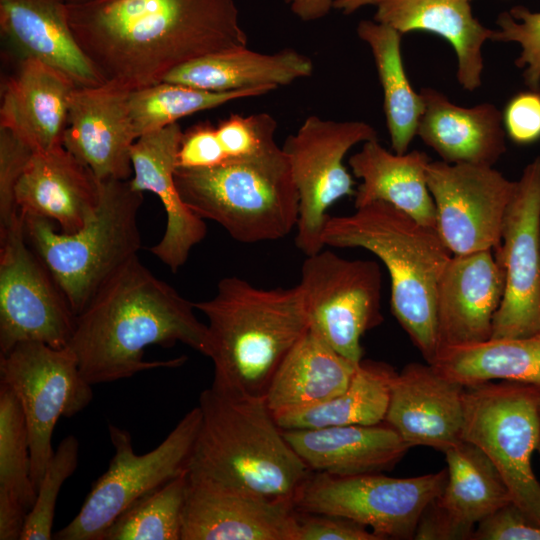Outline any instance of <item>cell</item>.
Returning a JSON list of instances; mask_svg holds the SVG:
<instances>
[{"mask_svg":"<svg viewBox=\"0 0 540 540\" xmlns=\"http://www.w3.org/2000/svg\"><path fill=\"white\" fill-rule=\"evenodd\" d=\"M75 38L105 82L133 91L201 56L247 46L234 0L67 4Z\"/></svg>","mask_w":540,"mask_h":540,"instance_id":"1","label":"cell"},{"mask_svg":"<svg viewBox=\"0 0 540 540\" xmlns=\"http://www.w3.org/2000/svg\"><path fill=\"white\" fill-rule=\"evenodd\" d=\"M195 309L194 303L157 278L136 256L76 315L67 347L91 385L145 370L180 367L185 356L146 361L145 348L180 342L203 353L207 326L198 320Z\"/></svg>","mask_w":540,"mask_h":540,"instance_id":"2","label":"cell"},{"mask_svg":"<svg viewBox=\"0 0 540 540\" xmlns=\"http://www.w3.org/2000/svg\"><path fill=\"white\" fill-rule=\"evenodd\" d=\"M201 423L188 477L294 503L312 471L283 435L263 397L211 385L199 397Z\"/></svg>","mask_w":540,"mask_h":540,"instance_id":"3","label":"cell"},{"mask_svg":"<svg viewBox=\"0 0 540 540\" xmlns=\"http://www.w3.org/2000/svg\"><path fill=\"white\" fill-rule=\"evenodd\" d=\"M208 323L203 355L214 366L212 386L263 397L277 368L309 328L298 285L264 289L230 276L215 295L194 303Z\"/></svg>","mask_w":540,"mask_h":540,"instance_id":"4","label":"cell"},{"mask_svg":"<svg viewBox=\"0 0 540 540\" xmlns=\"http://www.w3.org/2000/svg\"><path fill=\"white\" fill-rule=\"evenodd\" d=\"M324 246L363 248L386 267L391 280V310L426 363L439 350L437 288L452 257L438 231L397 209L376 201L342 216H329Z\"/></svg>","mask_w":540,"mask_h":540,"instance_id":"5","label":"cell"},{"mask_svg":"<svg viewBox=\"0 0 540 540\" xmlns=\"http://www.w3.org/2000/svg\"><path fill=\"white\" fill-rule=\"evenodd\" d=\"M182 200L241 243L274 241L296 229L299 198L282 149L205 169L175 171Z\"/></svg>","mask_w":540,"mask_h":540,"instance_id":"6","label":"cell"},{"mask_svg":"<svg viewBox=\"0 0 540 540\" xmlns=\"http://www.w3.org/2000/svg\"><path fill=\"white\" fill-rule=\"evenodd\" d=\"M143 193L129 180L100 181L94 215L79 230L64 233L47 219L23 216L28 244L79 314L97 291L142 247L137 224Z\"/></svg>","mask_w":540,"mask_h":540,"instance_id":"7","label":"cell"},{"mask_svg":"<svg viewBox=\"0 0 540 540\" xmlns=\"http://www.w3.org/2000/svg\"><path fill=\"white\" fill-rule=\"evenodd\" d=\"M539 391L509 381L465 387L462 440L488 456L512 502L540 524V483L531 466L540 443Z\"/></svg>","mask_w":540,"mask_h":540,"instance_id":"8","label":"cell"},{"mask_svg":"<svg viewBox=\"0 0 540 540\" xmlns=\"http://www.w3.org/2000/svg\"><path fill=\"white\" fill-rule=\"evenodd\" d=\"M201 423L197 406L153 450L138 455L128 430L111 423L114 455L93 484L77 515L53 534L57 540H102L109 526L136 500L187 472Z\"/></svg>","mask_w":540,"mask_h":540,"instance_id":"9","label":"cell"},{"mask_svg":"<svg viewBox=\"0 0 540 540\" xmlns=\"http://www.w3.org/2000/svg\"><path fill=\"white\" fill-rule=\"evenodd\" d=\"M447 470L410 478L381 473L334 476L312 472L294 498L299 512L339 515L381 540L414 539L426 507L443 491Z\"/></svg>","mask_w":540,"mask_h":540,"instance_id":"10","label":"cell"},{"mask_svg":"<svg viewBox=\"0 0 540 540\" xmlns=\"http://www.w3.org/2000/svg\"><path fill=\"white\" fill-rule=\"evenodd\" d=\"M378 139L363 121H335L308 116L289 135L282 149L288 159L299 198L295 244L306 256L325 246L323 229L329 209L340 199L354 196V180L344 164L357 144Z\"/></svg>","mask_w":540,"mask_h":540,"instance_id":"11","label":"cell"},{"mask_svg":"<svg viewBox=\"0 0 540 540\" xmlns=\"http://www.w3.org/2000/svg\"><path fill=\"white\" fill-rule=\"evenodd\" d=\"M0 382L18 397L26 420L31 478L38 489L54 454L52 436L61 417H72L93 399L92 385L83 377L68 348L22 342L0 355Z\"/></svg>","mask_w":540,"mask_h":540,"instance_id":"12","label":"cell"},{"mask_svg":"<svg viewBox=\"0 0 540 540\" xmlns=\"http://www.w3.org/2000/svg\"><path fill=\"white\" fill-rule=\"evenodd\" d=\"M297 285L309 327L339 354L359 363L362 336L383 321L379 264L346 259L323 248L306 256Z\"/></svg>","mask_w":540,"mask_h":540,"instance_id":"13","label":"cell"},{"mask_svg":"<svg viewBox=\"0 0 540 540\" xmlns=\"http://www.w3.org/2000/svg\"><path fill=\"white\" fill-rule=\"evenodd\" d=\"M76 314L27 242L19 213L0 233V355L22 342L67 347Z\"/></svg>","mask_w":540,"mask_h":540,"instance_id":"14","label":"cell"},{"mask_svg":"<svg viewBox=\"0 0 540 540\" xmlns=\"http://www.w3.org/2000/svg\"><path fill=\"white\" fill-rule=\"evenodd\" d=\"M426 178L437 231L453 255L497 251L516 181L493 166L430 161Z\"/></svg>","mask_w":540,"mask_h":540,"instance_id":"15","label":"cell"},{"mask_svg":"<svg viewBox=\"0 0 540 540\" xmlns=\"http://www.w3.org/2000/svg\"><path fill=\"white\" fill-rule=\"evenodd\" d=\"M495 255L505 285L491 338L540 333V156L526 165L506 210Z\"/></svg>","mask_w":540,"mask_h":540,"instance_id":"16","label":"cell"},{"mask_svg":"<svg viewBox=\"0 0 540 540\" xmlns=\"http://www.w3.org/2000/svg\"><path fill=\"white\" fill-rule=\"evenodd\" d=\"M444 454L446 485L424 510L414 539H471L478 523L512 502L503 478L479 447L461 440Z\"/></svg>","mask_w":540,"mask_h":540,"instance_id":"17","label":"cell"},{"mask_svg":"<svg viewBox=\"0 0 540 540\" xmlns=\"http://www.w3.org/2000/svg\"><path fill=\"white\" fill-rule=\"evenodd\" d=\"M294 503L188 477L181 540H297Z\"/></svg>","mask_w":540,"mask_h":540,"instance_id":"18","label":"cell"},{"mask_svg":"<svg viewBox=\"0 0 540 540\" xmlns=\"http://www.w3.org/2000/svg\"><path fill=\"white\" fill-rule=\"evenodd\" d=\"M130 91L106 82L77 86L70 98L63 146L99 181L129 180L137 140L128 106Z\"/></svg>","mask_w":540,"mask_h":540,"instance_id":"19","label":"cell"},{"mask_svg":"<svg viewBox=\"0 0 540 540\" xmlns=\"http://www.w3.org/2000/svg\"><path fill=\"white\" fill-rule=\"evenodd\" d=\"M504 285V270L493 250L452 255L437 288L439 350L490 339Z\"/></svg>","mask_w":540,"mask_h":540,"instance_id":"20","label":"cell"},{"mask_svg":"<svg viewBox=\"0 0 540 540\" xmlns=\"http://www.w3.org/2000/svg\"><path fill=\"white\" fill-rule=\"evenodd\" d=\"M182 136L180 125L174 123L140 136L131 148V188L154 193L166 214L164 234L150 252L173 272L186 263L193 247L207 233L205 220L185 204L175 182Z\"/></svg>","mask_w":540,"mask_h":540,"instance_id":"21","label":"cell"},{"mask_svg":"<svg viewBox=\"0 0 540 540\" xmlns=\"http://www.w3.org/2000/svg\"><path fill=\"white\" fill-rule=\"evenodd\" d=\"M464 389L431 364L409 363L392 380L384 422L411 447L444 453L462 440Z\"/></svg>","mask_w":540,"mask_h":540,"instance_id":"22","label":"cell"},{"mask_svg":"<svg viewBox=\"0 0 540 540\" xmlns=\"http://www.w3.org/2000/svg\"><path fill=\"white\" fill-rule=\"evenodd\" d=\"M23 216L44 218L64 233L81 229L100 200V181L63 145L34 151L15 190Z\"/></svg>","mask_w":540,"mask_h":540,"instance_id":"23","label":"cell"},{"mask_svg":"<svg viewBox=\"0 0 540 540\" xmlns=\"http://www.w3.org/2000/svg\"><path fill=\"white\" fill-rule=\"evenodd\" d=\"M0 31L20 59L40 61L79 87L106 83L78 44L63 0H0Z\"/></svg>","mask_w":540,"mask_h":540,"instance_id":"24","label":"cell"},{"mask_svg":"<svg viewBox=\"0 0 540 540\" xmlns=\"http://www.w3.org/2000/svg\"><path fill=\"white\" fill-rule=\"evenodd\" d=\"M77 85L62 72L33 59H20L1 93L0 128L34 151L63 145L70 98Z\"/></svg>","mask_w":540,"mask_h":540,"instance_id":"25","label":"cell"},{"mask_svg":"<svg viewBox=\"0 0 540 540\" xmlns=\"http://www.w3.org/2000/svg\"><path fill=\"white\" fill-rule=\"evenodd\" d=\"M283 435L312 472L334 476L390 470L412 448L385 422L290 429Z\"/></svg>","mask_w":540,"mask_h":540,"instance_id":"26","label":"cell"},{"mask_svg":"<svg viewBox=\"0 0 540 540\" xmlns=\"http://www.w3.org/2000/svg\"><path fill=\"white\" fill-rule=\"evenodd\" d=\"M424 102L417 135L447 163L493 166L506 151L501 111L491 103L462 107L433 88Z\"/></svg>","mask_w":540,"mask_h":540,"instance_id":"27","label":"cell"},{"mask_svg":"<svg viewBox=\"0 0 540 540\" xmlns=\"http://www.w3.org/2000/svg\"><path fill=\"white\" fill-rule=\"evenodd\" d=\"M472 0H380L374 20L387 24L402 35L430 32L445 39L457 58L459 84L472 92L482 84V48L494 30L474 17Z\"/></svg>","mask_w":540,"mask_h":540,"instance_id":"28","label":"cell"},{"mask_svg":"<svg viewBox=\"0 0 540 540\" xmlns=\"http://www.w3.org/2000/svg\"><path fill=\"white\" fill-rule=\"evenodd\" d=\"M430 161L419 150L397 154L378 139L363 143L348 161L353 175L361 180L354 194L355 208L382 201L437 230L436 208L426 178Z\"/></svg>","mask_w":540,"mask_h":540,"instance_id":"29","label":"cell"},{"mask_svg":"<svg viewBox=\"0 0 540 540\" xmlns=\"http://www.w3.org/2000/svg\"><path fill=\"white\" fill-rule=\"evenodd\" d=\"M313 71L312 60L293 48L265 54L244 46L189 61L170 71L163 81L219 92L275 90L310 77Z\"/></svg>","mask_w":540,"mask_h":540,"instance_id":"30","label":"cell"},{"mask_svg":"<svg viewBox=\"0 0 540 540\" xmlns=\"http://www.w3.org/2000/svg\"><path fill=\"white\" fill-rule=\"evenodd\" d=\"M357 364L309 327L277 368L265 402L274 417L323 403L348 386Z\"/></svg>","mask_w":540,"mask_h":540,"instance_id":"31","label":"cell"},{"mask_svg":"<svg viewBox=\"0 0 540 540\" xmlns=\"http://www.w3.org/2000/svg\"><path fill=\"white\" fill-rule=\"evenodd\" d=\"M431 365L464 387L503 380L540 389V333L443 347Z\"/></svg>","mask_w":540,"mask_h":540,"instance_id":"32","label":"cell"},{"mask_svg":"<svg viewBox=\"0 0 540 540\" xmlns=\"http://www.w3.org/2000/svg\"><path fill=\"white\" fill-rule=\"evenodd\" d=\"M357 35L370 48L383 90V109L392 150L407 152L424 111L420 93L415 92L405 72L401 54L402 34L375 20H362Z\"/></svg>","mask_w":540,"mask_h":540,"instance_id":"33","label":"cell"},{"mask_svg":"<svg viewBox=\"0 0 540 540\" xmlns=\"http://www.w3.org/2000/svg\"><path fill=\"white\" fill-rule=\"evenodd\" d=\"M396 373L387 363L362 359L341 393L318 405L275 417L276 422L283 430L383 423Z\"/></svg>","mask_w":540,"mask_h":540,"instance_id":"34","label":"cell"},{"mask_svg":"<svg viewBox=\"0 0 540 540\" xmlns=\"http://www.w3.org/2000/svg\"><path fill=\"white\" fill-rule=\"evenodd\" d=\"M29 436L21 403L0 382V521L21 524L35 503Z\"/></svg>","mask_w":540,"mask_h":540,"instance_id":"35","label":"cell"},{"mask_svg":"<svg viewBox=\"0 0 540 540\" xmlns=\"http://www.w3.org/2000/svg\"><path fill=\"white\" fill-rule=\"evenodd\" d=\"M271 91L273 90L269 88H258L219 92L161 81L130 91L128 106L138 139L146 133L177 123L179 119L191 114Z\"/></svg>","mask_w":540,"mask_h":540,"instance_id":"36","label":"cell"},{"mask_svg":"<svg viewBox=\"0 0 540 540\" xmlns=\"http://www.w3.org/2000/svg\"><path fill=\"white\" fill-rule=\"evenodd\" d=\"M188 473L168 481L131 504L102 540H181Z\"/></svg>","mask_w":540,"mask_h":540,"instance_id":"37","label":"cell"},{"mask_svg":"<svg viewBox=\"0 0 540 540\" xmlns=\"http://www.w3.org/2000/svg\"><path fill=\"white\" fill-rule=\"evenodd\" d=\"M79 459V442L73 435L65 437L50 459L37 489L36 500L29 510L20 540L53 539L56 500L64 482L75 472Z\"/></svg>","mask_w":540,"mask_h":540,"instance_id":"38","label":"cell"},{"mask_svg":"<svg viewBox=\"0 0 540 540\" xmlns=\"http://www.w3.org/2000/svg\"><path fill=\"white\" fill-rule=\"evenodd\" d=\"M496 24L499 29L494 30L491 40L520 45L521 54L515 64L523 69L526 86L540 91V12L515 6L508 12H502Z\"/></svg>","mask_w":540,"mask_h":540,"instance_id":"39","label":"cell"},{"mask_svg":"<svg viewBox=\"0 0 540 540\" xmlns=\"http://www.w3.org/2000/svg\"><path fill=\"white\" fill-rule=\"evenodd\" d=\"M277 122L268 113L247 116L231 114L216 126V132L228 160L261 156L277 147Z\"/></svg>","mask_w":540,"mask_h":540,"instance_id":"40","label":"cell"},{"mask_svg":"<svg viewBox=\"0 0 540 540\" xmlns=\"http://www.w3.org/2000/svg\"><path fill=\"white\" fill-rule=\"evenodd\" d=\"M33 153L34 150L18 136L0 128V233L19 214L15 190Z\"/></svg>","mask_w":540,"mask_h":540,"instance_id":"41","label":"cell"},{"mask_svg":"<svg viewBox=\"0 0 540 540\" xmlns=\"http://www.w3.org/2000/svg\"><path fill=\"white\" fill-rule=\"evenodd\" d=\"M296 520L297 540H381L367 526L339 515L297 511Z\"/></svg>","mask_w":540,"mask_h":540,"instance_id":"42","label":"cell"},{"mask_svg":"<svg viewBox=\"0 0 540 540\" xmlns=\"http://www.w3.org/2000/svg\"><path fill=\"white\" fill-rule=\"evenodd\" d=\"M501 113L504 131L514 143L528 145L540 140V91L515 94Z\"/></svg>","mask_w":540,"mask_h":540,"instance_id":"43","label":"cell"},{"mask_svg":"<svg viewBox=\"0 0 540 540\" xmlns=\"http://www.w3.org/2000/svg\"><path fill=\"white\" fill-rule=\"evenodd\" d=\"M228 161L216 127L198 124L183 132L177 154V168L205 169Z\"/></svg>","mask_w":540,"mask_h":540,"instance_id":"44","label":"cell"},{"mask_svg":"<svg viewBox=\"0 0 540 540\" xmlns=\"http://www.w3.org/2000/svg\"><path fill=\"white\" fill-rule=\"evenodd\" d=\"M471 539L540 540V524L511 502L478 523Z\"/></svg>","mask_w":540,"mask_h":540,"instance_id":"45","label":"cell"},{"mask_svg":"<svg viewBox=\"0 0 540 540\" xmlns=\"http://www.w3.org/2000/svg\"><path fill=\"white\" fill-rule=\"evenodd\" d=\"M341 0H283L300 20L311 22L325 17Z\"/></svg>","mask_w":540,"mask_h":540,"instance_id":"46","label":"cell"},{"mask_svg":"<svg viewBox=\"0 0 540 540\" xmlns=\"http://www.w3.org/2000/svg\"><path fill=\"white\" fill-rule=\"evenodd\" d=\"M380 0H341L334 5V9L344 14H352L355 11L370 5H376Z\"/></svg>","mask_w":540,"mask_h":540,"instance_id":"47","label":"cell"},{"mask_svg":"<svg viewBox=\"0 0 540 540\" xmlns=\"http://www.w3.org/2000/svg\"><path fill=\"white\" fill-rule=\"evenodd\" d=\"M65 3L67 4H75V3H81V2H86V1H89V0H63Z\"/></svg>","mask_w":540,"mask_h":540,"instance_id":"48","label":"cell"},{"mask_svg":"<svg viewBox=\"0 0 540 540\" xmlns=\"http://www.w3.org/2000/svg\"><path fill=\"white\" fill-rule=\"evenodd\" d=\"M538 410H539V413H540V391H539V394H538Z\"/></svg>","mask_w":540,"mask_h":540,"instance_id":"49","label":"cell"},{"mask_svg":"<svg viewBox=\"0 0 540 540\" xmlns=\"http://www.w3.org/2000/svg\"><path fill=\"white\" fill-rule=\"evenodd\" d=\"M537 452H538L539 458H540V443H539V445H538Z\"/></svg>","mask_w":540,"mask_h":540,"instance_id":"50","label":"cell"}]
</instances>
